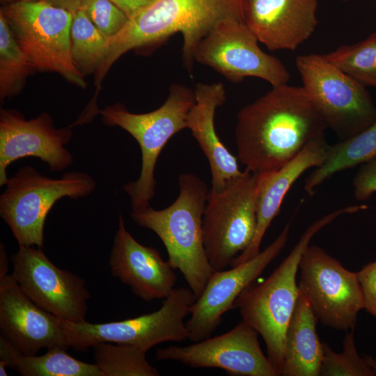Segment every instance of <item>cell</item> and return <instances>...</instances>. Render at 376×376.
<instances>
[{
	"label": "cell",
	"mask_w": 376,
	"mask_h": 376,
	"mask_svg": "<svg viewBox=\"0 0 376 376\" xmlns=\"http://www.w3.org/2000/svg\"><path fill=\"white\" fill-rule=\"evenodd\" d=\"M327 127L302 86L272 87L237 113V159L256 174L277 170Z\"/></svg>",
	"instance_id": "cell-1"
},
{
	"label": "cell",
	"mask_w": 376,
	"mask_h": 376,
	"mask_svg": "<svg viewBox=\"0 0 376 376\" xmlns=\"http://www.w3.org/2000/svg\"><path fill=\"white\" fill-rule=\"evenodd\" d=\"M246 3V0H154L109 39V51L96 72L95 84L100 85L111 65L123 54L175 33L182 36L183 65L191 75L194 52L201 40L222 21L244 22Z\"/></svg>",
	"instance_id": "cell-2"
},
{
	"label": "cell",
	"mask_w": 376,
	"mask_h": 376,
	"mask_svg": "<svg viewBox=\"0 0 376 376\" xmlns=\"http://www.w3.org/2000/svg\"><path fill=\"white\" fill-rule=\"evenodd\" d=\"M362 206H347L314 221L289 255L263 282L246 287L234 303L242 320L262 336L267 357L281 375L288 326L299 296L296 276L301 256L313 236L338 217L356 212Z\"/></svg>",
	"instance_id": "cell-3"
},
{
	"label": "cell",
	"mask_w": 376,
	"mask_h": 376,
	"mask_svg": "<svg viewBox=\"0 0 376 376\" xmlns=\"http://www.w3.org/2000/svg\"><path fill=\"white\" fill-rule=\"evenodd\" d=\"M180 192L176 200L163 210L151 206L132 211L140 227L152 230L168 253V262L184 276L196 298H198L215 271L210 264L203 245V214L207 187L193 173L178 178Z\"/></svg>",
	"instance_id": "cell-4"
},
{
	"label": "cell",
	"mask_w": 376,
	"mask_h": 376,
	"mask_svg": "<svg viewBox=\"0 0 376 376\" xmlns=\"http://www.w3.org/2000/svg\"><path fill=\"white\" fill-rule=\"evenodd\" d=\"M195 102L194 91L175 83L170 86L169 96L164 104L152 111L134 113L120 104L99 111L104 124L118 126L127 131L140 146L139 177L123 186L130 198L132 211L150 206L155 193V169L157 159L168 141L187 128V116Z\"/></svg>",
	"instance_id": "cell-5"
},
{
	"label": "cell",
	"mask_w": 376,
	"mask_h": 376,
	"mask_svg": "<svg viewBox=\"0 0 376 376\" xmlns=\"http://www.w3.org/2000/svg\"><path fill=\"white\" fill-rule=\"evenodd\" d=\"M5 185L0 195L1 218L19 246L42 248L45 220L56 202L64 197L74 200L86 197L95 189L96 182L86 172L72 171L53 179L25 166Z\"/></svg>",
	"instance_id": "cell-6"
},
{
	"label": "cell",
	"mask_w": 376,
	"mask_h": 376,
	"mask_svg": "<svg viewBox=\"0 0 376 376\" xmlns=\"http://www.w3.org/2000/svg\"><path fill=\"white\" fill-rule=\"evenodd\" d=\"M258 175L248 169L222 189H209L203 214V238L215 271L230 266L251 244L256 229Z\"/></svg>",
	"instance_id": "cell-7"
},
{
	"label": "cell",
	"mask_w": 376,
	"mask_h": 376,
	"mask_svg": "<svg viewBox=\"0 0 376 376\" xmlns=\"http://www.w3.org/2000/svg\"><path fill=\"white\" fill-rule=\"evenodd\" d=\"M196 298L190 288H174L159 309L120 321L91 323L61 319L70 347L86 352L102 343L131 345L148 352L164 342H181L188 338L185 319Z\"/></svg>",
	"instance_id": "cell-8"
},
{
	"label": "cell",
	"mask_w": 376,
	"mask_h": 376,
	"mask_svg": "<svg viewBox=\"0 0 376 376\" xmlns=\"http://www.w3.org/2000/svg\"><path fill=\"white\" fill-rule=\"evenodd\" d=\"M0 13L34 69L58 72L70 82L85 87L70 52L72 13L44 0L3 5Z\"/></svg>",
	"instance_id": "cell-9"
},
{
	"label": "cell",
	"mask_w": 376,
	"mask_h": 376,
	"mask_svg": "<svg viewBox=\"0 0 376 376\" xmlns=\"http://www.w3.org/2000/svg\"><path fill=\"white\" fill-rule=\"evenodd\" d=\"M295 65L302 86L340 141L355 136L376 120V107L366 86L323 54L299 55Z\"/></svg>",
	"instance_id": "cell-10"
},
{
	"label": "cell",
	"mask_w": 376,
	"mask_h": 376,
	"mask_svg": "<svg viewBox=\"0 0 376 376\" xmlns=\"http://www.w3.org/2000/svg\"><path fill=\"white\" fill-rule=\"evenodd\" d=\"M299 287L307 296L322 324L338 330H353L364 308L357 272L345 269L316 245H308L299 265Z\"/></svg>",
	"instance_id": "cell-11"
},
{
	"label": "cell",
	"mask_w": 376,
	"mask_h": 376,
	"mask_svg": "<svg viewBox=\"0 0 376 376\" xmlns=\"http://www.w3.org/2000/svg\"><path fill=\"white\" fill-rule=\"evenodd\" d=\"M244 21L229 19L219 23L199 42L194 61L207 65L230 81L253 77L272 87L288 83L290 74L276 57L263 52Z\"/></svg>",
	"instance_id": "cell-12"
},
{
	"label": "cell",
	"mask_w": 376,
	"mask_h": 376,
	"mask_svg": "<svg viewBox=\"0 0 376 376\" xmlns=\"http://www.w3.org/2000/svg\"><path fill=\"white\" fill-rule=\"evenodd\" d=\"M11 262L12 276L34 303L63 320H86L91 295L81 278L55 265L41 247L19 246Z\"/></svg>",
	"instance_id": "cell-13"
},
{
	"label": "cell",
	"mask_w": 376,
	"mask_h": 376,
	"mask_svg": "<svg viewBox=\"0 0 376 376\" xmlns=\"http://www.w3.org/2000/svg\"><path fill=\"white\" fill-rule=\"evenodd\" d=\"M258 334L242 320L222 335L188 346L159 348L155 360L176 361L194 368H220L233 376H279L263 353Z\"/></svg>",
	"instance_id": "cell-14"
},
{
	"label": "cell",
	"mask_w": 376,
	"mask_h": 376,
	"mask_svg": "<svg viewBox=\"0 0 376 376\" xmlns=\"http://www.w3.org/2000/svg\"><path fill=\"white\" fill-rule=\"evenodd\" d=\"M290 228L288 223L276 239L254 258L231 269L214 271L201 296L189 310L186 322L188 338L194 343L210 337L222 317L234 308L241 292L260 276L285 246Z\"/></svg>",
	"instance_id": "cell-15"
},
{
	"label": "cell",
	"mask_w": 376,
	"mask_h": 376,
	"mask_svg": "<svg viewBox=\"0 0 376 376\" xmlns=\"http://www.w3.org/2000/svg\"><path fill=\"white\" fill-rule=\"evenodd\" d=\"M71 138V130L55 128L47 113L27 120L18 112L1 109L0 186H4L8 179L7 168L23 157L39 158L52 172L62 171L70 167L74 158L65 146Z\"/></svg>",
	"instance_id": "cell-16"
},
{
	"label": "cell",
	"mask_w": 376,
	"mask_h": 376,
	"mask_svg": "<svg viewBox=\"0 0 376 376\" xmlns=\"http://www.w3.org/2000/svg\"><path fill=\"white\" fill-rule=\"evenodd\" d=\"M0 331L25 355H36L42 348L70 347L61 318L34 303L11 274L0 275Z\"/></svg>",
	"instance_id": "cell-17"
},
{
	"label": "cell",
	"mask_w": 376,
	"mask_h": 376,
	"mask_svg": "<svg viewBox=\"0 0 376 376\" xmlns=\"http://www.w3.org/2000/svg\"><path fill=\"white\" fill-rule=\"evenodd\" d=\"M111 274L145 301L165 299L174 289L177 276L159 251L137 242L125 228L122 214L109 258Z\"/></svg>",
	"instance_id": "cell-18"
},
{
	"label": "cell",
	"mask_w": 376,
	"mask_h": 376,
	"mask_svg": "<svg viewBox=\"0 0 376 376\" xmlns=\"http://www.w3.org/2000/svg\"><path fill=\"white\" fill-rule=\"evenodd\" d=\"M318 0H246L244 22L269 50H295L318 25Z\"/></svg>",
	"instance_id": "cell-19"
},
{
	"label": "cell",
	"mask_w": 376,
	"mask_h": 376,
	"mask_svg": "<svg viewBox=\"0 0 376 376\" xmlns=\"http://www.w3.org/2000/svg\"><path fill=\"white\" fill-rule=\"evenodd\" d=\"M330 146L322 136L310 142L295 157L280 169L258 174L259 194L256 233L251 244L232 261L230 267L243 263L260 252V246L263 236L279 214L286 194L303 173L324 162Z\"/></svg>",
	"instance_id": "cell-20"
},
{
	"label": "cell",
	"mask_w": 376,
	"mask_h": 376,
	"mask_svg": "<svg viewBox=\"0 0 376 376\" xmlns=\"http://www.w3.org/2000/svg\"><path fill=\"white\" fill-rule=\"evenodd\" d=\"M194 91L196 102L187 114L186 125L208 160L211 189L219 190L242 173L237 157L223 144L214 127L216 109L225 102L226 92L221 82L198 83Z\"/></svg>",
	"instance_id": "cell-21"
},
{
	"label": "cell",
	"mask_w": 376,
	"mask_h": 376,
	"mask_svg": "<svg viewBox=\"0 0 376 376\" xmlns=\"http://www.w3.org/2000/svg\"><path fill=\"white\" fill-rule=\"evenodd\" d=\"M318 320L307 296L300 290L286 331L281 375H320L323 343L316 331Z\"/></svg>",
	"instance_id": "cell-22"
},
{
	"label": "cell",
	"mask_w": 376,
	"mask_h": 376,
	"mask_svg": "<svg viewBox=\"0 0 376 376\" xmlns=\"http://www.w3.org/2000/svg\"><path fill=\"white\" fill-rule=\"evenodd\" d=\"M61 347L48 349L45 354L25 355L0 336V361L23 376H102L95 363L78 360Z\"/></svg>",
	"instance_id": "cell-23"
},
{
	"label": "cell",
	"mask_w": 376,
	"mask_h": 376,
	"mask_svg": "<svg viewBox=\"0 0 376 376\" xmlns=\"http://www.w3.org/2000/svg\"><path fill=\"white\" fill-rule=\"evenodd\" d=\"M376 157V120L355 136L331 145L324 162L305 180L304 189H315L336 173L361 165Z\"/></svg>",
	"instance_id": "cell-24"
},
{
	"label": "cell",
	"mask_w": 376,
	"mask_h": 376,
	"mask_svg": "<svg viewBox=\"0 0 376 376\" xmlns=\"http://www.w3.org/2000/svg\"><path fill=\"white\" fill-rule=\"evenodd\" d=\"M95 363L102 376H158V370L146 360V352L138 347L112 343L93 347Z\"/></svg>",
	"instance_id": "cell-25"
},
{
	"label": "cell",
	"mask_w": 376,
	"mask_h": 376,
	"mask_svg": "<svg viewBox=\"0 0 376 376\" xmlns=\"http://www.w3.org/2000/svg\"><path fill=\"white\" fill-rule=\"evenodd\" d=\"M108 51L109 40L99 31L81 9L75 11L70 28V52L80 70L97 72Z\"/></svg>",
	"instance_id": "cell-26"
},
{
	"label": "cell",
	"mask_w": 376,
	"mask_h": 376,
	"mask_svg": "<svg viewBox=\"0 0 376 376\" xmlns=\"http://www.w3.org/2000/svg\"><path fill=\"white\" fill-rule=\"evenodd\" d=\"M34 69L0 13V97L3 100L19 92L26 77Z\"/></svg>",
	"instance_id": "cell-27"
},
{
	"label": "cell",
	"mask_w": 376,
	"mask_h": 376,
	"mask_svg": "<svg viewBox=\"0 0 376 376\" xmlns=\"http://www.w3.org/2000/svg\"><path fill=\"white\" fill-rule=\"evenodd\" d=\"M323 55L361 84L376 88V32L359 42L340 46Z\"/></svg>",
	"instance_id": "cell-28"
},
{
	"label": "cell",
	"mask_w": 376,
	"mask_h": 376,
	"mask_svg": "<svg viewBox=\"0 0 376 376\" xmlns=\"http://www.w3.org/2000/svg\"><path fill=\"white\" fill-rule=\"evenodd\" d=\"M320 375L322 376H376V358L361 357L355 345L353 331L347 332L343 343V352L336 353L323 343V359Z\"/></svg>",
	"instance_id": "cell-29"
},
{
	"label": "cell",
	"mask_w": 376,
	"mask_h": 376,
	"mask_svg": "<svg viewBox=\"0 0 376 376\" xmlns=\"http://www.w3.org/2000/svg\"><path fill=\"white\" fill-rule=\"evenodd\" d=\"M80 9L108 40L122 30L129 20L127 15L109 0H84Z\"/></svg>",
	"instance_id": "cell-30"
},
{
	"label": "cell",
	"mask_w": 376,
	"mask_h": 376,
	"mask_svg": "<svg viewBox=\"0 0 376 376\" xmlns=\"http://www.w3.org/2000/svg\"><path fill=\"white\" fill-rule=\"evenodd\" d=\"M356 200L364 201L376 193V157L361 164L353 180Z\"/></svg>",
	"instance_id": "cell-31"
},
{
	"label": "cell",
	"mask_w": 376,
	"mask_h": 376,
	"mask_svg": "<svg viewBox=\"0 0 376 376\" xmlns=\"http://www.w3.org/2000/svg\"><path fill=\"white\" fill-rule=\"evenodd\" d=\"M357 274L364 308L376 318V260L363 266Z\"/></svg>",
	"instance_id": "cell-32"
},
{
	"label": "cell",
	"mask_w": 376,
	"mask_h": 376,
	"mask_svg": "<svg viewBox=\"0 0 376 376\" xmlns=\"http://www.w3.org/2000/svg\"><path fill=\"white\" fill-rule=\"evenodd\" d=\"M120 8L129 19L150 4L154 0H109Z\"/></svg>",
	"instance_id": "cell-33"
},
{
	"label": "cell",
	"mask_w": 376,
	"mask_h": 376,
	"mask_svg": "<svg viewBox=\"0 0 376 376\" xmlns=\"http://www.w3.org/2000/svg\"><path fill=\"white\" fill-rule=\"evenodd\" d=\"M51 5L65 9L71 13H74L80 9L84 0H44Z\"/></svg>",
	"instance_id": "cell-34"
},
{
	"label": "cell",
	"mask_w": 376,
	"mask_h": 376,
	"mask_svg": "<svg viewBox=\"0 0 376 376\" xmlns=\"http://www.w3.org/2000/svg\"><path fill=\"white\" fill-rule=\"evenodd\" d=\"M38 0H0L1 3L3 5L9 4L17 1H36Z\"/></svg>",
	"instance_id": "cell-35"
},
{
	"label": "cell",
	"mask_w": 376,
	"mask_h": 376,
	"mask_svg": "<svg viewBox=\"0 0 376 376\" xmlns=\"http://www.w3.org/2000/svg\"><path fill=\"white\" fill-rule=\"evenodd\" d=\"M6 368H7L6 365L4 363L0 361V375L1 376L8 375V373L6 370Z\"/></svg>",
	"instance_id": "cell-36"
},
{
	"label": "cell",
	"mask_w": 376,
	"mask_h": 376,
	"mask_svg": "<svg viewBox=\"0 0 376 376\" xmlns=\"http://www.w3.org/2000/svg\"><path fill=\"white\" fill-rule=\"evenodd\" d=\"M343 1H349V0H343Z\"/></svg>",
	"instance_id": "cell-37"
}]
</instances>
